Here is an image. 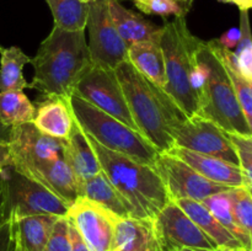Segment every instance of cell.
Here are the masks:
<instances>
[{"label":"cell","mask_w":252,"mask_h":251,"mask_svg":"<svg viewBox=\"0 0 252 251\" xmlns=\"http://www.w3.org/2000/svg\"><path fill=\"white\" fill-rule=\"evenodd\" d=\"M120 1H121V0H120Z\"/></svg>","instance_id":"obj_46"},{"label":"cell","mask_w":252,"mask_h":251,"mask_svg":"<svg viewBox=\"0 0 252 251\" xmlns=\"http://www.w3.org/2000/svg\"><path fill=\"white\" fill-rule=\"evenodd\" d=\"M16 246L15 220L12 213L0 226V251H14Z\"/></svg>","instance_id":"obj_35"},{"label":"cell","mask_w":252,"mask_h":251,"mask_svg":"<svg viewBox=\"0 0 252 251\" xmlns=\"http://www.w3.org/2000/svg\"><path fill=\"white\" fill-rule=\"evenodd\" d=\"M155 167L161 176L170 201L192 199L202 202L212 194L230 188L209 181L186 162L169 153H159Z\"/></svg>","instance_id":"obj_11"},{"label":"cell","mask_w":252,"mask_h":251,"mask_svg":"<svg viewBox=\"0 0 252 251\" xmlns=\"http://www.w3.org/2000/svg\"><path fill=\"white\" fill-rule=\"evenodd\" d=\"M201 38L189 31L186 16L175 17L162 26L160 48L165 62L166 84L164 91L186 117L197 115L198 100L191 85L196 65V51Z\"/></svg>","instance_id":"obj_4"},{"label":"cell","mask_w":252,"mask_h":251,"mask_svg":"<svg viewBox=\"0 0 252 251\" xmlns=\"http://www.w3.org/2000/svg\"><path fill=\"white\" fill-rule=\"evenodd\" d=\"M221 2H230V4H235L236 6L240 9V11L243 10H250L252 6V0H219Z\"/></svg>","instance_id":"obj_40"},{"label":"cell","mask_w":252,"mask_h":251,"mask_svg":"<svg viewBox=\"0 0 252 251\" xmlns=\"http://www.w3.org/2000/svg\"><path fill=\"white\" fill-rule=\"evenodd\" d=\"M54 20V27L64 31H85L90 4L81 0H46Z\"/></svg>","instance_id":"obj_27"},{"label":"cell","mask_w":252,"mask_h":251,"mask_svg":"<svg viewBox=\"0 0 252 251\" xmlns=\"http://www.w3.org/2000/svg\"><path fill=\"white\" fill-rule=\"evenodd\" d=\"M229 189L212 194V196L204 198L201 203L213 214L214 218H216L226 230L230 231V233L243 244L245 250L251 251L252 238L248 236L244 231H241L240 229H239V226L236 225L235 221H234L233 216H231Z\"/></svg>","instance_id":"obj_29"},{"label":"cell","mask_w":252,"mask_h":251,"mask_svg":"<svg viewBox=\"0 0 252 251\" xmlns=\"http://www.w3.org/2000/svg\"><path fill=\"white\" fill-rule=\"evenodd\" d=\"M193 1L194 0H176V2L180 5V7H181L184 15L189 14V10H191V7H192V5H193Z\"/></svg>","instance_id":"obj_41"},{"label":"cell","mask_w":252,"mask_h":251,"mask_svg":"<svg viewBox=\"0 0 252 251\" xmlns=\"http://www.w3.org/2000/svg\"><path fill=\"white\" fill-rule=\"evenodd\" d=\"M196 56L207 70L206 81L198 95L197 115L211 120L226 133L252 135V126L246 121L228 74L213 49L201 39Z\"/></svg>","instance_id":"obj_6"},{"label":"cell","mask_w":252,"mask_h":251,"mask_svg":"<svg viewBox=\"0 0 252 251\" xmlns=\"http://www.w3.org/2000/svg\"><path fill=\"white\" fill-rule=\"evenodd\" d=\"M43 251H71L66 217H59L57 219Z\"/></svg>","instance_id":"obj_34"},{"label":"cell","mask_w":252,"mask_h":251,"mask_svg":"<svg viewBox=\"0 0 252 251\" xmlns=\"http://www.w3.org/2000/svg\"><path fill=\"white\" fill-rule=\"evenodd\" d=\"M172 138L174 147L184 148L197 154L216 157L238 165L228 133L202 116L194 115L185 118L184 122L175 129Z\"/></svg>","instance_id":"obj_12"},{"label":"cell","mask_w":252,"mask_h":251,"mask_svg":"<svg viewBox=\"0 0 252 251\" xmlns=\"http://www.w3.org/2000/svg\"><path fill=\"white\" fill-rule=\"evenodd\" d=\"M238 251H248V250H245V249H241V250H238Z\"/></svg>","instance_id":"obj_45"},{"label":"cell","mask_w":252,"mask_h":251,"mask_svg":"<svg viewBox=\"0 0 252 251\" xmlns=\"http://www.w3.org/2000/svg\"><path fill=\"white\" fill-rule=\"evenodd\" d=\"M207 43L213 49L220 63L223 64L244 116L249 125L252 126V80L241 73L233 51L219 46L217 39L207 41Z\"/></svg>","instance_id":"obj_25"},{"label":"cell","mask_w":252,"mask_h":251,"mask_svg":"<svg viewBox=\"0 0 252 251\" xmlns=\"http://www.w3.org/2000/svg\"><path fill=\"white\" fill-rule=\"evenodd\" d=\"M115 73L138 132L159 153L174 147L175 129L186 116L161 88L143 76L128 61Z\"/></svg>","instance_id":"obj_1"},{"label":"cell","mask_w":252,"mask_h":251,"mask_svg":"<svg viewBox=\"0 0 252 251\" xmlns=\"http://www.w3.org/2000/svg\"><path fill=\"white\" fill-rule=\"evenodd\" d=\"M88 138L101 170L115 188L127 199L135 218L154 220L158 213L170 202L157 167L111 152L89 135Z\"/></svg>","instance_id":"obj_3"},{"label":"cell","mask_w":252,"mask_h":251,"mask_svg":"<svg viewBox=\"0 0 252 251\" xmlns=\"http://www.w3.org/2000/svg\"><path fill=\"white\" fill-rule=\"evenodd\" d=\"M81 1H84V2H88V4H90V2H93L94 0H81Z\"/></svg>","instance_id":"obj_44"},{"label":"cell","mask_w":252,"mask_h":251,"mask_svg":"<svg viewBox=\"0 0 252 251\" xmlns=\"http://www.w3.org/2000/svg\"><path fill=\"white\" fill-rule=\"evenodd\" d=\"M139 11L147 15H158L164 19L167 16H186L176 0H132Z\"/></svg>","instance_id":"obj_33"},{"label":"cell","mask_w":252,"mask_h":251,"mask_svg":"<svg viewBox=\"0 0 252 251\" xmlns=\"http://www.w3.org/2000/svg\"><path fill=\"white\" fill-rule=\"evenodd\" d=\"M235 152L238 165L245 177L246 188L252 189V135L228 133Z\"/></svg>","instance_id":"obj_32"},{"label":"cell","mask_w":252,"mask_h":251,"mask_svg":"<svg viewBox=\"0 0 252 251\" xmlns=\"http://www.w3.org/2000/svg\"><path fill=\"white\" fill-rule=\"evenodd\" d=\"M64 157L78 181V185L101 171L100 162L94 153L88 135L75 122L70 135L65 139Z\"/></svg>","instance_id":"obj_20"},{"label":"cell","mask_w":252,"mask_h":251,"mask_svg":"<svg viewBox=\"0 0 252 251\" xmlns=\"http://www.w3.org/2000/svg\"><path fill=\"white\" fill-rule=\"evenodd\" d=\"M73 94L137 130L115 69L93 64L76 84Z\"/></svg>","instance_id":"obj_8"},{"label":"cell","mask_w":252,"mask_h":251,"mask_svg":"<svg viewBox=\"0 0 252 251\" xmlns=\"http://www.w3.org/2000/svg\"><path fill=\"white\" fill-rule=\"evenodd\" d=\"M68 218V217H66ZM68 225H69V240H70V249L71 251H91L89 246L86 245L85 241L83 240L80 235H79L78 230L75 229L74 224L69 220L68 218Z\"/></svg>","instance_id":"obj_37"},{"label":"cell","mask_w":252,"mask_h":251,"mask_svg":"<svg viewBox=\"0 0 252 251\" xmlns=\"http://www.w3.org/2000/svg\"><path fill=\"white\" fill-rule=\"evenodd\" d=\"M66 217L91 251H113L117 216L95 202L78 197L69 206Z\"/></svg>","instance_id":"obj_13"},{"label":"cell","mask_w":252,"mask_h":251,"mask_svg":"<svg viewBox=\"0 0 252 251\" xmlns=\"http://www.w3.org/2000/svg\"><path fill=\"white\" fill-rule=\"evenodd\" d=\"M174 202H176L180 208L216 244L218 250L238 251L244 249L243 244L230 231L226 230L201 202L192 201V199H179Z\"/></svg>","instance_id":"obj_21"},{"label":"cell","mask_w":252,"mask_h":251,"mask_svg":"<svg viewBox=\"0 0 252 251\" xmlns=\"http://www.w3.org/2000/svg\"><path fill=\"white\" fill-rule=\"evenodd\" d=\"M31 58L20 47H0V93L10 90H24L29 88L22 69Z\"/></svg>","instance_id":"obj_26"},{"label":"cell","mask_w":252,"mask_h":251,"mask_svg":"<svg viewBox=\"0 0 252 251\" xmlns=\"http://www.w3.org/2000/svg\"><path fill=\"white\" fill-rule=\"evenodd\" d=\"M108 11L118 34L127 47L144 42H160L162 26H158L142 15L128 10L120 0H108Z\"/></svg>","instance_id":"obj_17"},{"label":"cell","mask_w":252,"mask_h":251,"mask_svg":"<svg viewBox=\"0 0 252 251\" xmlns=\"http://www.w3.org/2000/svg\"><path fill=\"white\" fill-rule=\"evenodd\" d=\"M86 29L89 31L88 47L94 65L116 69L127 61L128 47L113 25L108 11V0L90 2Z\"/></svg>","instance_id":"obj_9"},{"label":"cell","mask_w":252,"mask_h":251,"mask_svg":"<svg viewBox=\"0 0 252 251\" xmlns=\"http://www.w3.org/2000/svg\"><path fill=\"white\" fill-rule=\"evenodd\" d=\"M11 129H12V127L5 126L4 123L0 121V145L9 144L10 137H11Z\"/></svg>","instance_id":"obj_39"},{"label":"cell","mask_w":252,"mask_h":251,"mask_svg":"<svg viewBox=\"0 0 252 251\" xmlns=\"http://www.w3.org/2000/svg\"><path fill=\"white\" fill-rule=\"evenodd\" d=\"M19 172L43 185L46 188L68 203V206L79 197L78 181L64 155L53 161L33 165Z\"/></svg>","instance_id":"obj_16"},{"label":"cell","mask_w":252,"mask_h":251,"mask_svg":"<svg viewBox=\"0 0 252 251\" xmlns=\"http://www.w3.org/2000/svg\"><path fill=\"white\" fill-rule=\"evenodd\" d=\"M240 39L235 47L234 56H235L238 65L241 73L248 79L252 80V41L250 19H249L248 10L240 11Z\"/></svg>","instance_id":"obj_31"},{"label":"cell","mask_w":252,"mask_h":251,"mask_svg":"<svg viewBox=\"0 0 252 251\" xmlns=\"http://www.w3.org/2000/svg\"><path fill=\"white\" fill-rule=\"evenodd\" d=\"M239 39H240V30H239V27H231L228 31L224 32L219 38H217V42L223 48L233 51L238 44Z\"/></svg>","instance_id":"obj_36"},{"label":"cell","mask_w":252,"mask_h":251,"mask_svg":"<svg viewBox=\"0 0 252 251\" xmlns=\"http://www.w3.org/2000/svg\"><path fill=\"white\" fill-rule=\"evenodd\" d=\"M36 106L21 90L0 93V121L5 126L16 127L33 121Z\"/></svg>","instance_id":"obj_28"},{"label":"cell","mask_w":252,"mask_h":251,"mask_svg":"<svg viewBox=\"0 0 252 251\" xmlns=\"http://www.w3.org/2000/svg\"><path fill=\"white\" fill-rule=\"evenodd\" d=\"M231 216L241 231L252 238V194L246 187L229 189Z\"/></svg>","instance_id":"obj_30"},{"label":"cell","mask_w":252,"mask_h":251,"mask_svg":"<svg viewBox=\"0 0 252 251\" xmlns=\"http://www.w3.org/2000/svg\"><path fill=\"white\" fill-rule=\"evenodd\" d=\"M6 185L7 203L15 219L38 214L66 217L68 203L39 182L25 176L12 166L0 171Z\"/></svg>","instance_id":"obj_7"},{"label":"cell","mask_w":252,"mask_h":251,"mask_svg":"<svg viewBox=\"0 0 252 251\" xmlns=\"http://www.w3.org/2000/svg\"><path fill=\"white\" fill-rule=\"evenodd\" d=\"M181 251H219V250H204V249H184Z\"/></svg>","instance_id":"obj_42"},{"label":"cell","mask_w":252,"mask_h":251,"mask_svg":"<svg viewBox=\"0 0 252 251\" xmlns=\"http://www.w3.org/2000/svg\"><path fill=\"white\" fill-rule=\"evenodd\" d=\"M10 166H12V162L9 147L7 145H0V171Z\"/></svg>","instance_id":"obj_38"},{"label":"cell","mask_w":252,"mask_h":251,"mask_svg":"<svg viewBox=\"0 0 252 251\" xmlns=\"http://www.w3.org/2000/svg\"><path fill=\"white\" fill-rule=\"evenodd\" d=\"M14 251H21V249H20V246L17 245V243H16V246H15V250Z\"/></svg>","instance_id":"obj_43"},{"label":"cell","mask_w":252,"mask_h":251,"mask_svg":"<svg viewBox=\"0 0 252 251\" xmlns=\"http://www.w3.org/2000/svg\"><path fill=\"white\" fill-rule=\"evenodd\" d=\"M127 61L143 76L164 90L166 84L165 62L160 44L157 42L132 44L128 47Z\"/></svg>","instance_id":"obj_24"},{"label":"cell","mask_w":252,"mask_h":251,"mask_svg":"<svg viewBox=\"0 0 252 251\" xmlns=\"http://www.w3.org/2000/svg\"><path fill=\"white\" fill-rule=\"evenodd\" d=\"M113 251H161L153 220L118 217L115 226Z\"/></svg>","instance_id":"obj_18"},{"label":"cell","mask_w":252,"mask_h":251,"mask_svg":"<svg viewBox=\"0 0 252 251\" xmlns=\"http://www.w3.org/2000/svg\"><path fill=\"white\" fill-rule=\"evenodd\" d=\"M165 153L179 157L209 181L230 187V188L246 187L245 177L238 165H234L216 157L197 154V153L180 147H172Z\"/></svg>","instance_id":"obj_15"},{"label":"cell","mask_w":252,"mask_h":251,"mask_svg":"<svg viewBox=\"0 0 252 251\" xmlns=\"http://www.w3.org/2000/svg\"><path fill=\"white\" fill-rule=\"evenodd\" d=\"M58 218L53 214L14 218L16 243L21 251H43Z\"/></svg>","instance_id":"obj_23"},{"label":"cell","mask_w":252,"mask_h":251,"mask_svg":"<svg viewBox=\"0 0 252 251\" xmlns=\"http://www.w3.org/2000/svg\"><path fill=\"white\" fill-rule=\"evenodd\" d=\"M33 76L29 88L43 97L68 98L91 68L85 31H64L53 27L31 58Z\"/></svg>","instance_id":"obj_2"},{"label":"cell","mask_w":252,"mask_h":251,"mask_svg":"<svg viewBox=\"0 0 252 251\" xmlns=\"http://www.w3.org/2000/svg\"><path fill=\"white\" fill-rule=\"evenodd\" d=\"M79 197L88 198L113 213L120 218L134 217L132 207L127 199L115 188L110 180L101 170L98 174L79 185Z\"/></svg>","instance_id":"obj_22"},{"label":"cell","mask_w":252,"mask_h":251,"mask_svg":"<svg viewBox=\"0 0 252 251\" xmlns=\"http://www.w3.org/2000/svg\"><path fill=\"white\" fill-rule=\"evenodd\" d=\"M37 129L49 137L66 139L74 126L68 98L43 97L36 107L32 121Z\"/></svg>","instance_id":"obj_19"},{"label":"cell","mask_w":252,"mask_h":251,"mask_svg":"<svg viewBox=\"0 0 252 251\" xmlns=\"http://www.w3.org/2000/svg\"><path fill=\"white\" fill-rule=\"evenodd\" d=\"M65 139L43 134L32 122L12 127L11 137L7 144L12 167L16 171L53 161L64 155Z\"/></svg>","instance_id":"obj_14"},{"label":"cell","mask_w":252,"mask_h":251,"mask_svg":"<svg viewBox=\"0 0 252 251\" xmlns=\"http://www.w3.org/2000/svg\"><path fill=\"white\" fill-rule=\"evenodd\" d=\"M153 223L161 251H181L184 249L218 250L216 244L180 208L176 202L170 201L158 213Z\"/></svg>","instance_id":"obj_10"},{"label":"cell","mask_w":252,"mask_h":251,"mask_svg":"<svg viewBox=\"0 0 252 251\" xmlns=\"http://www.w3.org/2000/svg\"><path fill=\"white\" fill-rule=\"evenodd\" d=\"M68 106L73 120L85 134L111 152L155 166L159 152L133 128L71 94Z\"/></svg>","instance_id":"obj_5"}]
</instances>
